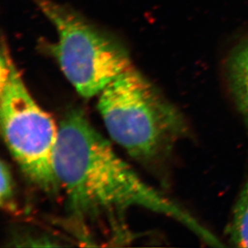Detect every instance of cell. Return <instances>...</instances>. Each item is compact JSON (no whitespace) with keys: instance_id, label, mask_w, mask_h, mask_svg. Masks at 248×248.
<instances>
[{"instance_id":"3","label":"cell","mask_w":248,"mask_h":248,"mask_svg":"<svg viewBox=\"0 0 248 248\" xmlns=\"http://www.w3.org/2000/svg\"><path fill=\"white\" fill-rule=\"evenodd\" d=\"M0 122L7 149L40 190H60L54 170L59 126L33 98L3 41L0 60Z\"/></svg>"},{"instance_id":"1","label":"cell","mask_w":248,"mask_h":248,"mask_svg":"<svg viewBox=\"0 0 248 248\" xmlns=\"http://www.w3.org/2000/svg\"><path fill=\"white\" fill-rule=\"evenodd\" d=\"M54 170L76 220L108 221L121 231L127 211L140 207L181 222L211 246L222 245L187 211L145 183L82 111L72 109L60 123Z\"/></svg>"},{"instance_id":"7","label":"cell","mask_w":248,"mask_h":248,"mask_svg":"<svg viewBox=\"0 0 248 248\" xmlns=\"http://www.w3.org/2000/svg\"><path fill=\"white\" fill-rule=\"evenodd\" d=\"M1 187L0 203L3 208L14 209V183L9 167L3 161L1 162Z\"/></svg>"},{"instance_id":"5","label":"cell","mask_w":248,"mask_h":248,"mask_svg":"<svg viewBox=\"0 0 248 248\" xmlns=\"http://www.w3.org/2000/svg\"><path fill=\"white\" fill-rule=\"evenodd\" d=\"M227 75L232 96L248 124V37L232 51L227 61Z\"/></svg>"},{"instance_id":"6","label":"cell","mask_w":248,"mask_h":248,"mask_svg":"<svg viewBox=\"0 0 248 248\" xmlns=\"http://www.w3.org/2000/svg\"><path fill=\"white\" fill-rule=\"evenodd\" d=\"M228 235L234 246L248 248V180L234 206Z\"/></svg>"},{"instance_id":"2","label":"cell","mask_w":248,"mask_h":248,"mask_svg":"<svg viewBox=\"0 0 248 248\" xmlns=\"http://www.w3.org/2000/svg\"><path fill=\"white\" fill-rule=\"evenodd\" d=\"M98 96L97 108L109 136L143 165L163 159L186 132L178 108L133 67Z\"/></svg>"},{"instance_id":"4","label":"cell","mask_w":248,"mask_h":248,"mask_svg":"<svg viewBox=\"0 0 248 248\" xmlns=\"http://www.w3.org/2000/svg\"><path fill=\"white\" fill-rule=\"evenodd\" d=\"M56 28L58 40L50 46L60 68L78 93L90 98L131 68L122 44L52 0H35Z\"/></svg>"}]
</instances>
